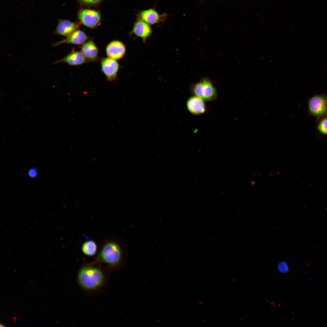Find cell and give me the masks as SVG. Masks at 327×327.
<instances>
[{"instance_id": "obj_13", "label": "cell", "mask_w": 327, "mask_h": 327, "mask_svg": "<svg viewBox=\"0 0 327 327\" xmlns=\"http://www.w3.org/2000/svg\"><path fill=\"white\" fill-rule=\"evenodd\" d=\"M78 27V25L70 21L59 20L54 33L67 37L77 30Z\"/></svg>"}, {"instance_id": "obj_4", "label": "cell", "mask_w": 327, "mask_h": 327, "mask_svg": "<svg viewBox=\"0 0 327 327\" xmlns=\"http://www.w3.org/2000/svg\"><path fill=\"white\" fill-rule=\"evenodd\" d=\"M308 108L312 115L320 117L327 113V97L325 95H315L308 102Z\"/></svg>"}, {"instance_id": "obj_16", "label": "cell", "mask_w": 327, "mask_h": 327, "mask_svg": "<svg viewBox=\"0 0 327 327\" xmlns=\"http://www.w3.org/2000/svg\"><path fill=\"white\" fill-rule=\"evenodd\" d=\"M318 129L322 133L327 134V117L320 121L318 125Z\"/></svg>"}, {"instance_id": "obj_11", "label": "cell", "mask_w": 327, "mask_h": 327, "mask_svg": "<svg viewBox=\"0 0 327 327\" xmlns=\"http://www.w3.org/2000/svg\"><path fill=\"white\" fill-rule=\"evenodd\" d=\"M89 61L84 56L81 51L73 50L70 53L61 59L55 62L65 63L72 66H77L87 62Z\"/></svg>"}, {"instance_id": "obj_5", "label": "cell", "mask_w": 327, "mask_h": 327, "mask_svg": "<svg viewBox=\"0 0 327 327\" xmlns=\"http://www.w3.org/2000/svg\"><path fill=\"white\" fill-rule=\"evenodd\" d=\"M78 18L83 25L91 28L97 27L101 20V16L98 12L88 9L81 10L78 13Z\"/></svg>"}, {"instance_id": "obj_21", "label": "cell", "mask_w": 327, "mask_h": 327, "mask_svg": "<svg viewBox=\"0 0 327 327\" xmlns=\"http://www.w3.org/2000/svg\"><path fill=\"white\" fill-rule=\"evenodd\" d=\"M308 273V272L307 271H305V272H304V274H307Z\"/></svg>"}, {"instance_id": "obj_7", "label": "cell", "mask_w": 327, "mask_h": 327, "mask_svg": "<svg viewBox=\"0 0 327 327\" xmlns=\"http://www.w3.org/2000/svg\"><path fill=\"white\" fill-rule=\"evenodd\" d=\"M137 19L144 21L149 25L163 21L167 17L165 13L160 15L154 9L150 8L141 11L137 15Z\"/></svg>"}, {"instance_id": "obj_10", "label": "cell", "mask_w": 327, "mask_h": 327, "mask_svg": "<svg viewBox=\"0 0 327 327\" xmlns=\"http://www.w3.org/2000/svg\"><path fill=\"white\" fill-rule=\"evenodd\" d=\"M152 29L150 25L140 19H137L134 24L131 33L143 39L144 41L150 36Z\"/></svg>"}, {"instance_id": "obj_18", "label": "cell", "mask_w": 327, "mask_h": 327, "mask_svg": "<svg viewBox=\"0 0 327 327\" xmlns=\"http://www.w3.org/2000/svg\"><path fill=\"white\" fill-rule=\"evenodd\" d=\"M29 176L31 177H35L36 176L37 174V171L36 168H32L30 169L28 171Z\"/></svg>"}, {"instance_id": "obj_8", "label": "cell", "mask_w": 327, "mask_h": 327, "mask_svg": "<svg viewBox=\"0 0 327 327\" xmlns=\"http://www.w3.org/2000/svg\"><path fill=\"white\" fill-rule=\"evenodd\" d=\"M125 52V45L122 42L118 40L111 41L106 48V52L108 57L116 60L122 58Z\"/></svg>"}, {"instance_id": "obj_1", "label": "cell", "mask_w": 327, "mask_h": 327, "mask_svg": "<svg viewBox=\"0 0 327 327\" xmlns=\"http://www.w3.org/2000/svg\"><path fill=\"white\" fill-rule=\"evenodd\" d=\"M105 276L98 266L86 265L79 269L77 280L80 286L88 291H93L100 288L103 284Z\"/></svg>"}, {"instance_id": "obj_12", "label": "cell", "mask_w": 327, "mask_h": 327, "mask_svg": "<svg viewBox=\"0 0 327 327\" xmlns=\"http://www.w3.org/2000/svg\"><path fill=\"white\" fill-rule=\"evenodd\" d=\"M187 106L189 111L194 115L200 114L206 111L204 101L196 96H193L188 99L187 101Z\"/></svg>"}, {"instance_id": "obj_2", "label": "cell", "mask_w": 327, "mask_h": 327, "mask_svg": "<svg viewBox=\"0 0 327 327\" xmlns=\"http://www.w3.org/2000/svg\"><path fill=\"white\" fill-rule=\"evenodd\" d=\"M123 257V252L119 243L111 240L105 243L100 250L98 259L107 265L112 267L119 266Z\"/></svg>"}, {"instance_id": "obj_9", "label": "cell", "mask_w": 327, "mask_h": 327, "mask_svg": "<svg viewBox=\"0 0 327 327\" xmlns=\"http://www.w3.org/2000/svg\"><path fill=\"white\" fill-rule=\"evenodd\" d=\"M88 39V37L83 31L77 30L64 39L54 44V46L66 43L77 45H83Z\"/></svg>"}, {"instance_id": "obj_19", "label": "cell", "mask_w": 327, "mask_h": 327, "mask_svg": "<svg viewBox=\"0 0 327 327\" xmlns=\"http://www.w3.org/2000/svg\"><path fill=\"white\" fill-rule=\"evenodd\" d=\"M82 2L88 4H96L100 2L101 0H80Z\"/></svg>"}, {"instance_id": "obj_17", "label": "cell", "mask_w": 327, "mask_h": 327, "mask_svg": "<svg viewBox=\"0 0 327 327\" xmlns=\"http://www.w3.org/2000/svg\"><path fill=\"white\" fill-rule=\"evenodd\" d=\"M279 270L281 272L286 273L289 270V268L287 265L284 262L281 263L278 266Z\"/></svg>"}, {"instance_id": "obj_15", "label": "cell", "mask_w": 327, "mask_h": 327, "mask_svg": "<svg viewBox=\"0 0 327 327\" xmlns=\"http://www.w3.org/2000/svg\"><path fill=\"white\" fill-rule=\"evenodd\" d=\"M81 249L82 252L85 255L88 256H92L95 254L97 253V244L93 240H88L83 244Z\"/></svg>"}, {"instance_id": "obj_3", "label": "cell", "mask_w": 327, "mask_h": 327, "mask_svg": "<svg viewBox=\"0 0 327 327\" xmlns=\"http://www.w3.org/2000/svg\"><path fill=\"white\" fill-rule=\"evenodd\" d=\"M190 90L194 96L204 101H213L217 97V90L209 78H202L198 82L192 85Z\"/></svg>"}, {"instance_id": "obj_14", "label": "cell", "mask_w": 327, "mask_h": 327, "mask_svg": "<svg viewBox=\"0 0 327 327\" xmlns=\"http://www.w3.org/2000/svg\"><path fill=\"white\" fill-rule=\"evenodd\" d=\"M81 51L89 61H96L98 58V48L92 40H88L84 43L81 47Z\"/></svg>"}, {"instance_id": "obj_6", "label": "cell", "mask_w": 327, "mask_h": 327, "mask_svg": "<svg viewBox=\"0 0 327 327\" xmlns=\"http://www.w3.org/2000/svg\"><path fill=\"white\" fill-rule=\"evenodd\" d=\"M101 66L102 71L108 81H112L116 79L119 68L116 60L109 57L104 58L101 61Z\"/></svg>"}, {"instance_id": "obj_20", "label": "cell", "mask_w": 327, "mask_h": 327, "mask_svg": "<svg viewBox=\"0 0 327 327\" xmlns=\"http://www.w3.org/2000/svg\"><path fill=\"white\" fill-rule=\"evenodd\" d=\"M0 325V326L1 327H3L5 326V325H3V324H2V323H1Z\"/></svg>"}]
</instances>
